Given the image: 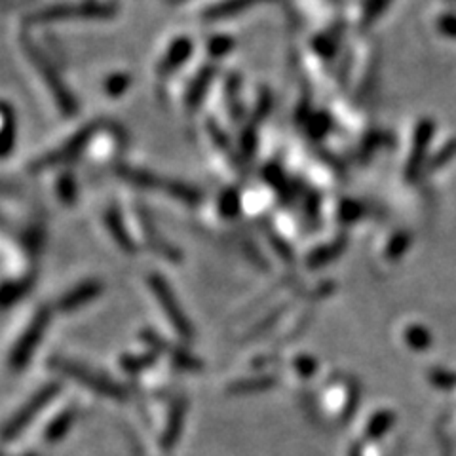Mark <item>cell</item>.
<instances>
[{
  "label": "cell",
  "mask_w": 456,
  "mask_h": 456,
  "mask_svg": "<svg viewBox=\"0 0 456 456\" xmlns=\"http://www.w3.org/2000/svg\"><path fill=\"white\" fill-rule=\"evenodd\" d=\"M185 414H187V403H177L173 411H171L170 422H168L164 438H162V445H164L165 449H171L177 443V439L181 435L182 424H185Z\"/></svg>",
  "instance_id": "5"
},
{
  "label": "cell",
  "mask_w": 456,
  "mask_h": 456,
  "mask_svg": "<svg viewBox=\"0 0 456 456\" xmlns=\"http://www.w3.org/2000/svg\"><path fill=\"white\" fill-rule=\"evenodd\" d=\"M48 325V314L46 312H38L37 317H35V322L30 323V327L25 331V334L21 337V341L16 344L12 353V367L13 369H23L27 361L30 359L33 352H35V348L42 339V331L44 327Z\"/></svg>",
  "instance_id": "3"
},
{
  "label": "cell",
  "mask_w": 456,
  "mask_h": 456,
  "mask_svg": "<svg viewBox=\"0 0 456 456\" xmlns=\"http://www.w3.org/2000/svg\"><path fill=\"white\" fill-rule=\"evenodd\" d=\"M99 293V286L95 283H88L84 287H78L76 291L69 293L67 297L63 298V304H59L63 310H73V308H78L84 303H88L90 298H93Z\"/></svg>",
  "instance_id": "6"
},
{
  "label": "cell",
  "mask_w": 456,
  "mask_h": 456,
  "mask_svg": "<svg viewBox=\"0 0 456 456\" xmlns=\"http://www.w3.org/2000/svg\"><path fill=\"white\" fill-rule=\"evenodd\" d=\"M55 367H57L61 373H65L67 377L76 378L82 386L93 390V392H98V394L103 395V397L126 399V392H124V388H120L118 384L112 382L110 378H105L101 377V375H98V373L86 369V367H80L78 363L65 361V359H57V361H55Z\"/></svg>",
  "instance_id": "1"
},
{
  "label": "cell",
  "mask_w": 456,
  "mask_h": 456,
  "mask_svg": "<svg viewBox=\"0 0 456 456\" xmlns=\"http://www.w3.org/2000/svg\"><path fill=\"white\" fill-rule=\"evenodd\" d=\"M73 420H74V411L73 409H69L67 413L59 414L57 419L49 424V428L44 432V438H46V441L48 443H55L57 439L63 438L65 433L69 432V428L73 426Z\"/></svg>",
  "instance_id": "7"
},
{
  "label": "cell",
  "mask_w": 456,
  "mask_h": 456,
  "mask_svg": "<svg viewBox=\"0 0 456 456\" xmlns=\"http://www.w3.org/2000/svg\"><path fill=\"white\" fill-rule=\"evenodd\" d=\"M274 384V380L270 377L264 378H250V380H238L228 388V392L234 395H242V394H255V392H261V390H268Z\"/></svg>",
  "instance_id": "8"
},
{
  "label": "cell",
  "mask_w": 456,
  "mask_h": 456,
  "mask_svg": "<svg viewBox=\"0 0 456 456\" xmlns=\"http://www.w3.org/2000/svg\"><path fill=\"white\" fill-rule=\"evenodd\" d=\"M57 390H59L57 384H49V386H44L42 390H38L37 394L33 395V399H29V402L25 403L23 407L19 409V413L13 414L12 420L8 422L6 428H4V432H2V438L12 439L23 432L25 428L29 426L30 420L37 419L38 413H40V411H42V409L52 402V399H54L55 394H57Z\"/></svg>",
  "instance_id": "2"
},
{
  "label": "cell",
  "mask_w": 456,
  "mask_h": 456,
  "mask_svg": "<svg viewBox=\"0 0 456 456\" xmlns=\"http://www.w3.org/2000/svg\"><path fill=\"white\" fill-rule=\"evenodd\" d=\"M152 287H154V293H156V297L162 303V308L165 310L168 317H170V322L173 323V327L182 334V337H187L189 339L190 334H192V329H190L189 322H187V317L181 312V308L177 306L175 297L171 295L170 287H165V283L158 278H154L152 280Z\"/></svg>",
  "instance_id": "4"
},
{
  "label": "cell",
  "mask_w": 456,
  "mask_h": 456,
  "mask_svg": "<svg viewBox=\"0 0 456 456\" xmlns=\"http://www.w3.org/2000/svg\"><path fill=\"white\" fill-rule=\"evenodd\" d=\"M152 359L148 356H143V358H126L122 367L128 369V371H139V369H145L146 365L151 363Z\"/></svg>",
  "instance_id": "9"
}]
</instances>
